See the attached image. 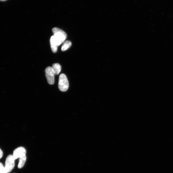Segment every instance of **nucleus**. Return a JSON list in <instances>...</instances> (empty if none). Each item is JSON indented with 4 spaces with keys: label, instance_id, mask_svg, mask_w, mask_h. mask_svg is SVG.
<instances>
[{
    "label": "nucleus",
    "instance_id": "f257e3e1",
    "mask_svg": "<svg viewBox=\"0 0 173 173\" xmlns=\"http://www.w3.org/2000/svg\"><path fill=\"white\" fill-rule=\"evenodd\" d=\"M52 31L53 35L59 45L65 42L67 35L64 31L56 27L53 28Z\"/></svg>",
    "mask_w": 173,
    "mask_h": 173
},
{
    "label": "nucleus",
    "instance_id": "f03ea898",
    "mask_svg": "<svg viewBox=\"0 0 173 173\" xmlns=\"http://www.w3.org/2000/svg\"><path fill=\"white\" fill-rule=\"evenodd\" d=\"M69 84L66 75L61 74L59 78L58 88L62 92H66L69 88Z\"/></svg>",
    "mask_w": 173,
    "mask_h": 173
},
{
    "label": "nucleus",
    "instance_id": "7ed1b4c3",
    "mask_svg": "<svg viewBox=\"0 0 173 173\" xmlns=\"http://www.w3.org/2000/svg\"><path fill=\"white\" fill-rule=\"evenodd\" d=\"M15 159L12 155H10L6 158L4 168L8 173L10 172L15 166Z\"/></svg>",
    "mask_w": 173,
    "mask_h": 173
},
{
    "label": "nucleus",
    "instance_id": "20e7f679",
    "mask_svg": "<svg viewBox=\"0 0 173 173\" xmlns=\"http://www.w3.org/2000/svg\"><path fill=\"white\" fill-rule=\"evenodd\" d=\"M45 75L49 84L53 85L54 82L55 74L52 67H48L45 69Z\"/></svg>",
    "mask_w": 173,
    "mask_h": 173
},
{
    "label": "nucleus",
    "instance_id": "39448f33",
    "mask_svg": "<svg viewBox=\"0 0 173 173\" xmlns=\"http://www.w3.org/2000/svg\"><path fill=\"white\" fill-rule=\"evenodd\" d=\"M26 151L25 148L22 147L18 148L13 152V156L15 160L17 159L26 156Z\"/></svg>",
    "mask_w": 173,
    "mask_h": 173
},
{
    "label": "nucleus",
    "instance_id": "423d86ee",
    "mask_svg": "<svg viewBox=\"0 0 173 173\" xmlns=\"http://www.w3.org/2000/svg\"><path fill=\"white\" fill-rule=\"evenodd\" d=\"M50 44H51L52 51L54 53H56L57 51V48L59 45L54 35L52 36L50 39Z\"/></svg>",
    "mask_w": 173,
    "mask_h": 173
},
{
    "label": "nucleus",
    "instance_id": "0eeeda50",
    "mask_svg": "<svg viewBox=\"0 0 173 173\" xmlns=\"http://www.w3.org/2000/svg\"><path fill=\"white\" fill-rule=\"evenodd\" d=\"M52 68L55 75H58L61 72V66L58 63H54Z\"/></svg>",
    "mask_w": 173,
    "mask_h": 173
},
{
    "label": "nucleus",
    "instance_id": "6e6552de",
    "mask_svg": "<svg viewBox=\"0 0 173 173\" xmlns=\"http://www.w3.org/2000/svg\"><path fill=\"white\" fill-rule=\"evenodd\" d=\"M72 45V43L69 41H66L63 43L61 48V51H66L70 48Z\"/></svg>",
    "mask_w": 173,
    "mask_h": 173
},
{
    "label": "nucleus",
    "instance_id": "1a4fd4ad",
    "mask_svg": "<svg viewBox=\"0 0 173 173\" xmlns=\"http://www.w3.org/2000/svg\"><path fill=\"white\" fill-rule=\"evenodd\" d=\"M26 160V156L19 158V164L18 167L19 169H21L25 165Z\"/></svg>",
    "mask_w": 173,
    "mask_h": 173
},
{
    "label": "nucleus",
    "instance_id": "9d476101",
    "mask_svg": "<svg viewBox=\"0 0 173 173\" xmlns=\"http://www.w3.org/2000/svg\"><path fill=\"white\" fill-rule=\"evenodd\" d=\"M0 173H8L2 164L0 163Z\"/></svg>",
    "mask_w": 173,
    "mask_h": 173
},
{
    "label": "nucleus",
    "instance_id": "9b49d317",
    "mask_svg": "<svg viewBox=\"0 0 173 173\" xmlns=\"http://www.w3.org/2000/svg\"><path fill=\"white\" fill-rule=\"evenodd\" d=\"M3 156V152L2 150L0 149V159H1Z\"/></svg>",
    "mask_w": 173,
    "mask_h": 173
},
{
    "label": "nucleus",
    "instance_id": "f8f14e48",
    "mask_svg": "<svg viewBox=\"0 0 173 173\" xmlns=\"http://www.w3.org/2000/svg\"><path fill=\"white\" fill-rule=\"evenodd\" d=\"M7 1V0H0V1Z\"/></svg>",
    "mask_w": 173,
    "mask_h": 173
}]
</instances>
